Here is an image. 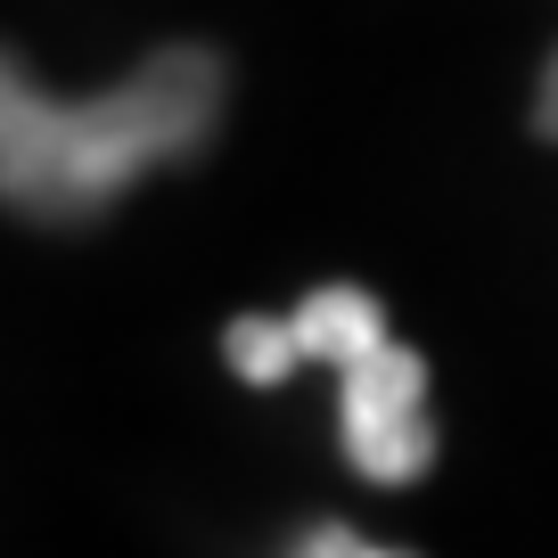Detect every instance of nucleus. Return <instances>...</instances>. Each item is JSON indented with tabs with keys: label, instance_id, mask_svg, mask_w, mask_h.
Masks as SVG:
<instances>
[{
	"label": "nucleus",
	"instance_id": "nucleus-2",
	"mask_svg": "<svg viewBox=\"0 0 558 558\" xmlns=\"http://www.w3.org/2000/svg\"><path fill=\"white\" fill-rule=\"evenodd\" d=\"M222 362L255 386H279L288 369L329 362L345 378V452L369 485H411L436 460V427H427V362L395 345L386 304L369 288H313L296 313L279 320H230Z\"/></svg>",
	"mask_w": 558,
	"mask_h": 558
},
{
	"label": "nucleus",
	"instance_id": "nucleus-3",
	"mask_svg": "<svg viewBox=\"0 0 558 558\" xmlns=\"http://www.w3.org/2000/svg\"><path fill=\"white\" fill-rule=\"evenodd\" d=\"M296 558H411V550H378V542H362L353 525H313V534L296 542Z\"/></svg>",
	"mask_w": 558,
	"mask_h": 558
},
{
	"label": "nucleus",
	"instance_id": "nucleus-1",
	"mask_svg": "<svg viewBox=\"0 0 558 558\" xmlns=\"http://www.w3.org/2000/svg\"><path fill=\"white\" fill-rule=\"evenodd\" d=\"M222 116V66L206 50H165L107 99H41L25 74L0 83V173L9 206L34 222H83L116 206L132 173L190 157Z\"/></svg>",
	"mask_w": 558,
	"mask_h": 558
},
{
	"label": "nucleus",
	"instance_id": "nucleus-4",
	"mask_svg": "<svg viewBox=\"0 0 558 558\" xmlns=\"http://www.w3.org/2000/svg\"><path fill=\"white\" fill-rule=\"evenodd\" d=\"M534 123H542V140H558V58H550V74H542V107H534Z\"/></svg>",
	"mask_w": 558,
	"mask_h": 558
}]
</instances>
